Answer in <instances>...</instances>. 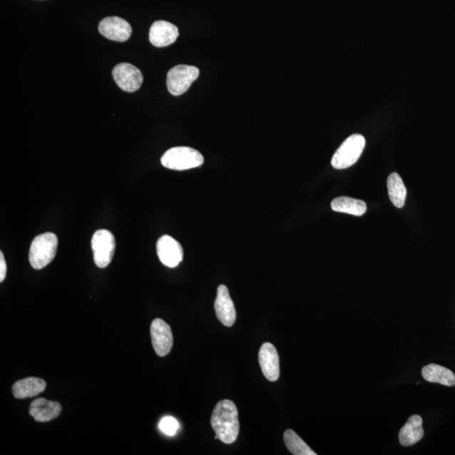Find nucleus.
<instances>
[{"label": "nucleus", "mask_w": 455, "mask_h": 455, "mask_svg": "<svg viewBox=\"0 0 455 455\" xmlns=\"http://www.w3.org/2000/svg\"><path fill=\"white\" fill-rule=\"evenodd\" d=\"M259 364L262 373L269 382H276L280 375V356L276 347L271 343L265 342L260 348Z\"/></svg>", "instance_id": "11"}, {"label": "nucleus", "mask_w": 455, "mask_h": 455, "mask_svg": "<svg viewBox=\"0 0 455 455\" xmlns=\"http://www.w3.org/2000/svg\"><path fill=\"white\" fill-rule=\"evenodd\" d=\"M199 69L189 65H178L167 74V88L171 95L178 96L187 92L199 76Z\"/></svg>", "instance_id": "6"}, {"label": "nucleus", "mask_w": 455, "mask_h": 455, "mask_svg": "<svg viewBox=\"0 0 455 455\" xmlns=\"http://www.w3.org/2000/svg\"><path fill=\"white\" fill-rule=\"evenodd\" d=\"M333 211L345 213L354 216L364 215L367 211V205L364 201L348 197H340L332 202Z\"/></svg>", "instance_id": "18"}, {"label": "nucleus", "mask_w": 455, "mask_h": 455, "mask_svg": "<svg viewBox=\"0 0 455 455\" xmlns=\"http://www.w3.org/2000/svg\"><path fill=\"white\" fill-rule=\"evenodd\" d=\"M46 387V383L44 379L31 377L19 380L13 385L12 392L16 398L26 399L39 396Z\"/></svg>", "instance_id": "16"}, {"label": "nucleus", "mask_w": 455, "mask_h": 455, "mask_svg": "<svg viewBox=\"0 0 455 455\" xmlns=\"http://www.w3.org/2000/svg\"><path fill=\"white\" fill-rule=\"evenodd\" d=\"M58 245V237L53 233L36 236L32 241L29 252L31 267L40 270L53 262Z\"/></svg>", "instance_id": "2"}, {"label": "nucleus", "mask_w": 455, "mask_h": 455, "mask_svg": "<svg viewBox=\"0 0 455 455\" xmlns=\"http://www.w3.org/2000/svg\"><path fill=\"white\" fill-rule=\"evenodd\" d=\"M100 34L111 41L124 43L132 35V27L124 19L111 16L103 19L99 24Z\"/></svg>", "instance_id": "10"}, {"label": "nucleus", "mask_w": 455, "mask_h": 455, "mask_svg": "<svg viewBox=\"0 0 455 455\" xmlns=\"http://www.w3.org/2000/svg\"><path fill=\"white\" fill-rule=\"evenodd\" d=\"M215 308L217 318L224 326H233L236 319V311L229 290L225 285L218 287Z\"/></svg>", "instance_id": "12"}, {"label": "nucleus", "mask_w": 455, "mask_h": 455, "mask_svg": "<svg viewBox=\"0 0 455 455\" xmlns=\"http://www.w3.org/2000/svg\"><path fill=\"white\" fill-rule=\"evenodd\" d=\"M61 411L62 407L59 403L48 401L44 398L36 399L30 407V415L40 422L57 419Z\"/></svg>", "instance_id": "14"}, {"label": "nucleus", "mask_w": 455, "mask_h": 455, "mask_svg": "<svg viewBox=\"0 0 455 455\" xmlns=\"http://www.w3.org/2000/svg\"><path fill=\"white\" fill-rule=\"evenodd\" d=\"M211 425L223 443H235L240 431L238 410L235 404L230 400L218 403L213 411Z\"/></svg>", "instance_id": "1"}, {"label": "nucleus", "mask_w": 455, "mask_h": 455, "mask_svg": "<svg viewBox=\"0 0 455 455\" xmlns=\"http://www.w3.org/2000/svg\"><path fill=\"white\" fill-rule=\"evenodd\" d=\"M389 197L391 201L398 208L405 205L407 189L400 175L394 173L389 175L387 180Z\"/></svg>", "instance_id": "19"}, {"label": "nucleus", "mask_w": 455, "mask_h": 455, "mask_svg": "<svg viewBox=\"0 0 455 455\" xmlns=\"http://www.w3.org/2000/svg\"><path fill=\"white\" fill-rule=\"evenodd\" d=\"M365 138L361 134L347 138L334 154L332 165L337 170L347 169L359 160L365 147Z\"/></svg>", "instance_id": "4"}, {"label": "nucleus", "mask_w": 455, "mask_h": 455, "mask_svg": "<svg viewBox=\"0 0 455 455\" xmlns=\"http://www.w3.org/2000/svg\"><path fill=\"white\" fill-rule=\"evenodd\" d=\"M157 254L162 264L174 268L178 266L183 259V246L173 237L163 235L157 241Z\"/></svg>", "instance_id": "8"}, {"label": "nucleus", "mask_w": 455, "mask_h": 455, "mask_svg": "<svg viewBox=\"0 0 455 455\" xmlns=\"http://www.w3.org/2000/svg\"><path fill=\"white\" fill-rule=\"evenodd\" d=\"M7 272V266L6 259H4L3 252H0V282L6 280Z\"/></svg>", "instance_id": "22"}, {"label": "nucleus", "mask_w": 455, "mask_h": 455, "mask_svg": "<svg viewBox=\"0 0 455 455\" xmlns=\"http://www.w3.org/2000/svg\"><path fill=\"white\" fill-rule=\"evenodd\" d=\"M178 36V28L170 22L158 21L150 27V41L157 48L173 44Z\"/></svg>", "instance_id": "13"}, {"label": "nucleus", "mask_w": 455, "mask_h": 455, "mask_svg": "<svg viewBox=\"0 0 455 455\" xmlns=\"http://www.w3.org/2000/svg\"><path fill=\"white\" fill-rule=\"evenodd\" d=\"M152 344L158 356L169 354L173 347V335L170 327L161 319H155L151 324Z\"/></svg>", "instance_id": "9"}, {"label": "nucleus", "mask_w": 455, "mask_h": 455, "mask_svg": "<svg viewBox=\"0 0 455 455\" xmlns=\"http://www.w3.org/2000/svg\"><path fill=\"white\" fill-rule=\"evenodd\" d=\"M283 439L287 449L295 455H317L307 444L304 442L295 431L291 429L286 430L283 434Z\"/></svg>", "instance_id": "20"}, {"label": "nucleus", "mask_w": 455, "mask_h": 455, "mask_svg": "<svg viewBox=\"0 0 455 455\" xmlns=\"http://www.w3.org/2000/svg\"><path fill=\"white\" fill-rule=\"evenodd\" d=\"M421 374L426 382L431 383H438L449 387L455 385V374L443 366L434 364L426 365L422 369Z\"/></svg>", "instance_id": "17"}, {"label": "nucleus", "mask_w": 455, "mask_h": 455, "mask_svg": "<svg viewBox=\"0 0 455 455\" xmlns=\"http://www.w3.org/2000/svg\"><path fill=\"white\" fill-rule=\"evenodd\" d=\"M113 76L120 89L126 92L137 91L143 81L141 71L133 65L127 63L118 64L113 68Z\"/></svg>", "instance_id": "7"}, {"label": "nucleus", "mask_w": 455, "mask_h": 455, "mask_svg": "<svg viewBox=\"0 0 455 455\" xmlns=\"http://www.w3.org/2000/svg\"><path fill=\"white\" fill-rule=\"evenodd\" d=\"M424 431L422 429V419L420 416H411L407 424L402 426L399 434V439L402 446H411L424 438Z\"/></svg>", "instance_id": "15"}, {"label": "nucleus", "mask_w": 455, "mask_h": 455, "mask_svg": "<svg viewBox=\"0 0 455 455\" xmlns=\"http://www.w3.org/2000/svg\"><path fill=\"white\" fill-rule=\"evenodd\" d=\"M93 257L97 267L105 268L113 261L116 240L111 232L106 230H97L91 240Z\"/></svg>", "instance_id": "5"}, {"label": "nucleus", "mask_w": 455, "mask_h": 455, "mask_svg": "<svg viewBox=\"0 0 455 455\" xmlns=\"http://www.w3.org/2000/svg\"><path fill=\"white\" fill-rule=\"evenodd\" d=\"M200 152L189 147H175L167 150L161 158V164L165 168L174 170H185L197 168L203 164Z\"/></svg>", "instance_id": "3"}, {"label": "nucleus", "mask_w": 455, "mask_h": 455, "mask_svg": "<svg viewBox=\"0 0 455 455\" xmlns=\"http://www.w3.org/2000/svg\"><path fill=\"white\" fill-rule=\"evenodd\" d=\"M159 428L165 434L174 436L178 431L180 426L179 422L174 417L165 416L160 421Z\"/></svg>", "instance_id": "21"}]
</instances>
